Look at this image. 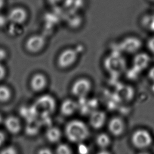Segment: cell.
Here are the masks:
<instances>
[{"label":"cell","mask_w":154,"mask_h":154,"mask_svg":"<svg viewBox=\"0 0 154 154\" xmlns=\"http://www.w3.org/2000/svg\"><path fill=\"white\" fill-rule=\"evenodd\" d=\"M46 41L42 35L35 34L29 37L25 43V48L27 52L36 54L42 51L46 46Z\"/></svg>","instance_id":"obj_6"},{"label":"cell","mask_w":154,"mask_h":154,"mask_svg":"<svg viewBox=\"0 0 154 154\" xmlns=\"http://www.w3.org/2000/svg\"><path fill=\"white\" fill-rule=\"evenodd\" d=\"M46 140L51 144H56L60 141L62 137V132L58 127L51 126L45 132Z\"/></svg>","instance_id":"obj_14"},{"label":"cell","mask_w":154,"mask_h":154,"mask_svg":"<svg viewBox=\"0 0 154 154\" xmlns=\"http://www.w3.org/2000/svg\"><path fill=\"white\" fill-rule=\"evenodd\" d=\"M6 17L8 23L22 25L27 21L29 14L27 11L23 7L15 6L9 11Z\"/></svg>","instance_id":"obj_7"},{"label":"cell","mask_w":154,"mask_h":154,"mask_svg":"<svg viewBox=\"0 0 154 154\" xmlns=\"http://www.w3.org/2000/svg\"><path fill=\"white\" fill-rule=\"evenodd\" d=\"M22 25H19L14 23H8L6 27V33L8 36L13 38L17 37L22 34L23 30Z\"/></svg>","instance_id":"obj_17"},{"label":"cell","mask_w":154,"mask_h":154,"mask_svg":"<svg viewBox=\"0 0 154 154\" xmlns=\"http://www.w3.org/2000/svg\"><path fill=\"white\" fill-rule=\"evenodd\" d=\"M48 84V77L44 73L38 72L32 75L29 81L31 89L36 92H40L46 89Z\"/></svg>","instance_id":"obj_9"},{"label":"cell","mask_w":154,"mask_h":154,"mask_svg":"<svg viewBox=\"0 0 154 154\" xmlns=\"http://www.w3.org/2000/svg\"><path fill=\"white\" fill-rule=\"evenodd\" d=\"M150 60L149 57L145 53H140L136 56L134 60V66L137 71H142L148 66Z\"/></svg>","instance_id":"obj_16"},{"label":"cell","mask_w":154,"mask_h":154,"mask_svg":"<svg viewBox=\"0 0 154 154\" xmlns=\"http://www.w3.org/2000/svg\"><path fill=\"white\" fill-rule=\"evenodd\" d=\"M96 154H112L108 149H100Z\"/></svg>","instance_id":"obj_30"},{"label":"cell","mask_w":154,"mask_h":154,"mask_svg":"<svg viewBox=\"0 0 154 154\" xmlns=\"http://www.w3.org/2000/svg\"><path fill=\"white\" fill-rule=\"evenodd\" d=\"M5 4V0H0V10L4 7Z\"/></svg>","instance_id":"obj_31"},{"label":"cell","mask_w":154,"mask_h":154,"mask_svg":"<svg viewBox=\"0 0 154 154\" xmlns=\"http://www.w3.org/2000/svg\"><path fill=\"white\" fill-rule=\"evenodd\" d=\"M149 1H150V2H154V0H149Z\"/></svg>","instance_id":"obj_34"},{"label":"cell","mask_w":154,"mask_h":154,"mask_svg":"<svg viewBox=\"0 0 154 154\" xmlns=\"http://www.w3.org/2000/svg\"><path fill=\"white\" fill-rule=\"evenodd\" d=\"M48 3L53 6H57L66 1V0H48Z\"/></svg>","instance_id":"obj_27"},{"label":"cell","mask_w":154,"mask_h":154,"mask_svg":"<svg viewBox=\"0 0 154 154\" xmlns=\"http://www.w3.org/2000/svg\"><path fill=\"white\" fill-rule=\"evenodd\" d=\"M37 154H54V152L52 151L50 148L48 147H43L40 148L38 150Z\"/></svg>","instance_id":"obj_23"},{"label":"cell","mask_w":154,"mask_h":154,"mask_svg":"<svg viewBox=\"0 0 154 154\" xmlns=\"http://www.w3.org/2000/svg\"><path fill=\"white\" fill-rule=\"evenodd\" d=\"M79 53L73 48H67L59 54L57 59L58 67L62 70H66L73 67L77 62Z\"/></svg>","instance_id":"obj_4"},{"label":"cell","mask_w":154,"mask_h":154,"mask_svg":"<svg viewBox=\"0 0 154 154\" xmlns=\"http://www.w3.org/2000/svg\"><path fill=\"white\" fill-rule=\"evenodd\" d=\"M93 83L90 79L86 77H81L75 80L71 88L73 96L82 99L85 98L92 91Z\"/></svg>","instance_id":"obj_3"},{"label":"cell","mask_w":154,"mask_h":154,"mask_svg":"<svg viewBox=\"0 0 154 154\" xmlns=\"http://www.w3.org/2000/svg\"><path fill=\"white\" fill-rule=\"evenodd\" d=\"M6 136L3 131L0 130V147L3 145L5 141Z\"/></svg>","instance_id":"obj_28"},{"label":"cell","mask_w":154,"mask_h":154,"mask_svg":"<svg viewBox=\"0 0 154 154\" xmlns=\"http://www.w3.org/2000/svg\"><path fill=\"white\" fill-rule=\"evenodd\" d=\"M0 154H18V152L14 146H8L2 149Z\"/></svg>","instance_id":"obj_20"},{"label":"cell","mask_w":154,"mask_h":154,"mask_svg":"<svg viewBox=\"0 0 154 154\" xmlns=\"http://www.w3.org/2000/svg\"><path fill=\"white\" fill-rule=\"evenodd\" d=\"M131 140L134 147L140 149H144L152 143V136L146 129H139L131 135Z\"/></svg>","instance_id":"obj_5"},{"label":"cell","mask_w":154,"mask_h":154,"mask_svg":"<svg viewBox=\"0 0 154 154\" xmlns=\"http://www.w3.org/2000/svg\"><path fill=\"white\" fill-rule=\"evenodd\" d=\"M95 143L100 149H108L112 144L110 135L106 133H100L96 136Z\"/></svg>","instance_id":"obj_15"},{"label":"cell","mask_w":154,"mask_h":154,"mask_svg":"<svg viewBox=\"0 0 154 154\" xmlns=\"http://www.w3.org/2000/svg\"><path fill=\"white\" fill-rule=\"evenodd\" d=\"M8 57V52L6 49L0 47V63L6 60Z\"/></svg>","instance_id":"obj_21"},{"label":"cell","mask_w":154,"mask_h":154,"mask_svg":"<svg viewBox=\"0 0 154 154\" xmlns=\"http://www.w3.org/2000/svg\"><path fill=\"white\" fill-rule=\"evenodd\" d=\"M3 118H2V115L0 114V124L3 122Z\"/></svg>","instance_id":"obj_33"},{"label":"cell","mask_w":154,"mask_h":154,"mask_svg":"<svg viewBox=\"0 0 154 154\" xmlns=\"http://www.w3.org/2000/svg\"><path fill=\"white\" fill-rule=\"evenodd\" d=\"M4 124L6 130L13 135L18 134L22 129L21 121L14 116L7 117L4 120Z\"/></svg>","instance_id":"obj_11"},{"label":"cell","mask_w":154,"mask_h":154,"mask_svg":"<svg viewBox=\"0 0 154 154\" xmlns=\"http://www.w3.org/2000/svg\"><path fill=\"white\" fill-rule=\"evenodd\" d=\"M147 46H148V49L152 53H154V37H152L148 40Z\"/></svg>","instance_id":"obj_26"},{"label":"cell","mask_w":154,"mask_h":154,"mask_svg":"<svg viewBox=\"0 0 154 154\" xmlns=\"http://www.w3.org/2000/svg\"><path fill=\"white\" fill-rule=\"evenodd\" d=\"M6 75V69L5 67L1 63H0V81L4 79Z\"/></svg>","instance_id":"obj_24"},{"label":"cell","mask_w":154,"mask_h":154,"mask_svg":"<svg viewBox=\"0 0 154 154\" xmlns=\"http://www.w3.org/2000/svg\"><path fill=\"white\" fill-rule=\"evenodd\" d=\"M121 44L125 51L132 53L140 50L142 47V42L136 37H127L123 40Z\"/></svg>","instance_id":"obj_13"},{"label":"cell","mask_w":154,"mask_h":154,"mask_svg":"<svg viewBox=\"0 0 154 154\" xmlns=\"http://www.w3.org/2000/svg\"><path fill=\"white\" fill-rule=\"evenodd\" d=\"M79 108V104L72 99H65L60 104V111L63 116H71L75 114Z\"/></svg>","instance_id":"obj_12"},{"label":"cell","mask_w":154,"mask_h":154,"mask_svg":"<svg viewBox=\"0 0 154 154\" xmlns=\"http://www.w3.org/2000/svg\"><path fill=\"white\" fill-rule=\"evenodd\" d=\"M11 96L12 92L10 88L5 85H0V102H8Z\"/></svg>","instance_id":"obj_18"},{"label":"cell","mask_w":154,"mask_h":154,"mask_svg":"<svg viewBox=\"0 0 154 154\" xmlns=\"http://www.w3.org/2000/svg\"><path fill=\"white\" fill-rule=\"evenodd\" d=\"M83 143H81L82 145L81 146H79V151L80 152L81 154H87L88 152V149L87 146H86L85 145H84L83 144Z\"/></svg>","instance_id":"obj_25"},{"label":"cell","mask_w":154,"mask_h":154,"mask_svg":"<svg viewBox=\"0 0 154 154\" xmlns=\"http://www.w3.org/2000/svg\"><path fill=\"white\" fill-rule=\"evenodd\" d=\"M107 128L110 135L116 137L123 135L126 130V124L121 117H113L107 122Z\"/></svg>","instance_id":"obj_8"},{"label":"cell","mask_w":154,"mask_h":154,"mask_svg":"<svg viewBox=\"0 0 154 154\" xmlns=\"http://www.w3.org/2000/svg\"><path fill=\"white\" fill-rule=\"evenodd\" d=\"M8 22V20L6 16H5L2 14H0V29L5 27Z\"/></svg>","instance_id":"obj_22"},{"label":"cell","mask_w":154,"mask_h":154,"mask_svg":"<svg viewBox=\"0 0 154 154\" xmlns=\"http://www.w3.org/2000/svg\"><path fill=\"white\" fill-rule=\"evenodd\" d=\"M149 77L151 80H152V81H154V67H152L149 72Z\"/></svg>","instance_id":"obj_29"},{"label":"cell","mask_w":154,"mask_h":154,"mask_svg":"<svg viewBox=\"0 0 154 154\" xmlns=\"http://www.w3.org/2000/svg\"><path fill=\"white\" fill-rule=\"evenodd\" d=\"M54 154H73L70 146L66 143H60L56 146Z\"/></svg>","instance_id":"obj_19"},{"label":"cell","mask_w":154,"mask_h":154,"mask_svg":"<svg viewBox=\"0 0 154 154\" xmlns=\"http://www.w3.org/2000/svg\"><path fill=\"white\" fill-rule=\"evenodd\" d=\"M138 154H150L149 152H146V151H144V150H143L142 152H140Z\"/></svg>","instance_id":"obj_32"},{"label":"cell","mask_w":154,"mask_h":154,"mask_svg":"<svg viewBox=\"0 0 154 154\" xmlns=\"http://www.w3.org/2000/svg\"><path fill=\"white\" fill-rule=\"evenodd\" d=\"M89 124L94 129H100L107 124L106 113L100 110H95L90 114Z\"/></svg>","instance_id":"obj_10"},{"label":"cell","mask_w":154,"mask_h":154,"mask_svg":"<svg viewBox=\"0 0 154 154\" xmlns=\"http://www.w3.org/2000/svg\"><path fill=\"white\" fill-rule=\"evenodd\" d=\"M64 135L71 143L81 144L89 137L90 127L82 120L72 119L69 121L65 126Z\"/></svg>","instance_id":"obj_1"},{"label":"cell","mask_w":154,"mask_h":154,"mask_svg":"<svg viewBox=\"0 0 154 154\" xmlns=\"http://www.w3.org/2000/svg\"><path fill=\"white\" fill-rule=\"evenodd\" d=\"M34 107L38 114L40 113L42 116H48L56 110V100L52 95L44 94L37 99Z\"/></svg>","instance_id":"obj_2"}]
</instances>
